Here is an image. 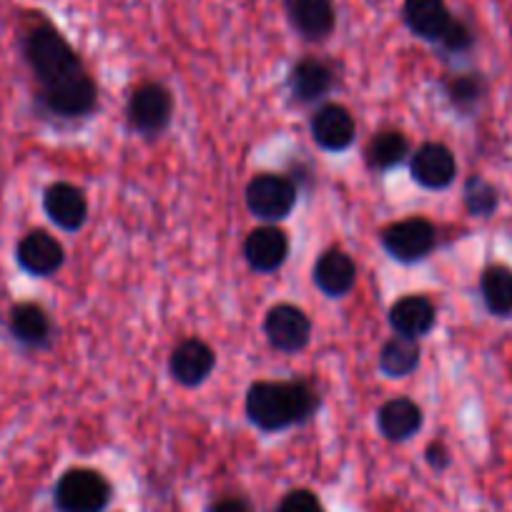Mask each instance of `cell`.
<instances>
[{
  "instance_id": "cell-1",
  "label": "cell",
  "mask_w": 512,
  "mask_h": 512,
  "mask_svg": "<svg viewBox=\"0 0 512 512\" xmlns=\"http://www.w3.org/2000/svg\"><path fill=\"white\" fill-rule=\"evenodd\" d=\"M319 410V395L302 379L254 382L246 392V417L264 432H282L302 425Z\"/></svg>"
},
{
  "instance_id": "cell-2",
  "label": "cell",
  "mask_w": 512,
  "mask_h": 512,
  "mask_svg": "<svg viewBox=\"0 0 512 512\" xmlns=\"http://www.w3.org/2000/svg\"><path fill=\"white\" fill-rule=\"evenodd\" d=\"M23 58L41 88L53 86V83L83 71L81 58L73 51L71 43L61 36L58 28L46 21L31 26L23 36Z\"/></svg>"
},
{
  "instance_id": "cell-3",
  "label": "cell",
  "mask_w": 512,
  "mask_h": 512,
  "mask_svg": "<svg viewBox=\"0 0 512 512\" xmlns=\"http://www.w3.org/2000/svg\"><path fill=\"white\" fill-rule=\"evenodd\" d=\"M111 502V485L96 470H68L56 485V505L61 512H103Z\"/></svg>"
},
{
  "instance_id": "cell-4",
  "label": "cell",
  "mask_w": 512,
  "mask_h": 512,
  "mask_svg": "<svg viewBox=\"0 0 512 512\" xmlns=\"http://www.w3.org/2000/svg\"><path fill=\"white\" fill-rule=\"evenodd\" d=\"M246 206L256 219L277 224L297 206V186L279 174H259L246 186Z\"/></svg>"
},
{
  "instance_id": "cell-5",
  "label": "cell",
  "mask_w": 512,
  "mask_h": 512,
  "mask_svg": "<svg viewBox=\"0 0 512 512\" xmlns=\"http://www.w3.org/2000/svg\"><path fill=\"white\" fill-rule=\"evenodd\" d=\"M41 103L51 116L56 118H83L93 113L98 103V91L93 78L88 76L86 68L53 86L41 88Z\"/></svg>"
},
{
  "instance_id": "cell-6",
  "label": "cell",
  "mask_w": 512,
  "mask_h": 512,
  "mask_svg": "<svg viewBox=\"0 0 512 512\" xmlns=\"http://www.w3.org/2000/svg\"><path fill=\"white\" fill-rule=\"evenodd\" d=\"M384 251L402 264L422 262L437 246V229L422 216H410L382 231Z\"/></svg>"
},
{
  "instance_id": "cell-7",
  "label": "cell",
  "mask_w": 512,
  "mask_h": 512,
  "mask_svg": "<svg viewBox=\"0 0 512 512\" xmlns=\"http://www.w3.org/2000/svg\"><path fill=\"white\" fill-rule=\"evenodd\" d=\"M174 116V98L161 83H144L128 98V126L141 136H159Z\"/></svg>"
},
{
  "instance_id": "cell-8",
  "label": "cell",
  "mask_w": 512,
  "mask_h": 512,
  "mask_svg": "<svg viewBox=\"0 0 512 512\" xmlns=\"http://www.w3.org/2000/svg\"><path fill=\"white\" fill-rule=\"evenodd\" d=\"M264 334L269 344L284 354L302 352L312 339V322L307 314L294 304H277L267 312L264 319Z\"/></svg>"
},
{
  "instance_id": "cell-9",
  "label": "cell",
  "mask_w": 512,
  "mask_h": 512,
  "mask_svg": "<svg viewBox=\"0 0 512 512\" xmlns=\"http://www.w3.org/2000/svg\"><path fill=\"white\" fill-rule=\"evenodd\" d=\"M287 21L297 36L309 43H322L337 28L334 0H282Z\"/></svg>"
},
{
  "instance_id": "cell-10",
  "label": "cell",
  "mask_w": 512,
  "mask_h": 512,
  "mask_svg": "<svg viewBox=\"0 0 512 512\" xmlns=\"http://www.w3.org/2000/svg\"><path fill=\"white\" fill-rule=\"evenodd\" d=\"M452 21L455 16H452L447 0H405L402 3V23L407 26V31L432 46H440Z\"/></svg>"
},
{
  "instance_id": "cell-11",
  "label": "cell",
  "mask_w": 512,
  "mask_h": 512,
  "mask_svg": "<svg viewBox=\"0 0 512 512\" xmlns=\"http://www.w3.org/2000/svg\"><path fill=\"white\" fill-rule=\"evenodd\" d=\"M309 131H312V139L319 149L339 151L349 149L357 136V126H354V116L339 103H324L314 111L312 121H309Z\"/></svg>"
},
{
  "instance_id": "cell-12",
  "label": "cell",
  "mask_w": 512,
  "mask_h": 512,
  "mask_svg": "<svg viewBox=\"0 0 512 512\" xmlns=\"http://www.w3.org/2000/svg\"><path fill=\"white\" fill-rule=\"evenodd\" d=\"M410 174L420 186L432 191L447 189L457 176L455 154L445 144H422L410 156Z\"/></svg>"
},
{
  "instance_id": "cell-13",
  "label": "cell",
  "mask_w": 512,
  "mask_h": 512,
  "mask_svg": "<svg viewBox=\"0 0 512 512\" xmlns=\"http://www.w3.org/2000/svg\"><path fill=\"white\" fill-rule=\"evenodd\" d=\"M16 259L21 264L23 272H28L31 277H51L58 269L63 267V246L56 236H51L48 231H28L16 246Z\"/></svg>"
},
{
  "instance_id": "cell-14",
  "label": "cell",
  "mask_w": 512,
  "mask_h": 512,
  "mask_svg": "<svg viewBox=\"0 0 512 512\" xmlns=\"http://www.w3.org/2000/svg\"><path fill=\"white\" fill-rule=\"evenodd\" d=\"M244 256L254 272L272 274L282 269L289 256V239L279 226L267 224L251 231L244 241Z\"/></svg>"
},
{
  "instance_id": "cell-15",
  "label": "cell",
  "mask_w": 512,
  "mask_h": 512,
  "mask_svg": "<svg viewBox=\"0 0 512 512\" xmlns=\"http://www.w3.org/2000/svg\"><path fill=\"white\" fill-rule=\"evenodd\" d=\"M216 367V354L201 339H184L169 357V372L174 382L184 387H199Z\"/></svg>"
},
{
  "instance_id": "cell-16",
  "label": "cell",
  "mask_w": 512,
  "mask_h": 512,
  "mask_svg": "<svg viewBox=\"0 0 512 512\" xmlns=\"http://www.w3.org/2000/svg\"><path fill=\"white\" fill-rule=\"evenodd\" d=\"M43 211L63 231H78L88 219V201L78 186L56 181L43 194Z\"/></svg>"
},
{
  "instance_id": "cell-17",
  "label": "cell",
  "mask_w": 512,
  "mask_h": 512,
  "mask_svg": "<svg viewBox=\"0 0 512 512\" xmlns=\"http://www.w3.org/2000/svg\"><path fill=\"white\" fill-rule=\"evenodd\" d=\"M437 322V309L422 294H407V297L397 299L390 309V327L392 332L400 337L420 339L427 332H432Z\"/></svg>"
},
{
  "instance_id": "cell-18",
  "label": "cell",
  "mask_w": 512,
  "mask_h": 512,
  "mask_svg": "<svg viewBox=\"0 0 512 512\" xmlns=\"http://www.w3.org/2000/svg\"><path fill=\"white\" fill-rule=\"evenodd\" d=\"M314 284L327 297H344L357 284V264L342 249H329L314 264Z\"/></svg>"
},
{
  "instance_id": "cell-19",
  "label": "cell",
  "mask_w": 512,
  "mask_h": 512,
  "mask_svg": "<svg viewBox=\"0 0 512 512\" xmlns=\"http://www.w3.org/2000/svg\"><path fill=\"white\" fill-rule=\"evenodd\" d=\"M289 88L299 103H317L334 88V71L319 58H302L289 71Z\"/></svg>"
},
{
  "instance_id": "cell-20",
  "label": "cell",
  "mask_w": 512,
  "mask_h": 512,
  "mask_svg": "<svg viewBox=\"0 0 512 512\" xmlns=\"http://www.w3.org/2000/svg\"><path fill=\"white\" fill-rule=\"evenodd\" d=\"M8 329H11L13 339L18 344H23V347L43 349L51 344V319H48L46 309L33 302H21L11 309V314H8Z\"/></svg>"
},
{
  "instance_id": "cell-21",
  "label": "cell",
  "mask_w": 512,
  "mask_h": 512,
  "mask_svg": "<svg viewBox=\"0 0 512 512\" xmlns=\"http://www.w3.org/2000/svg\"><path fill=\"white\" fill-rule=\"evenodd\" d=\"M377 427L387 440L405 442L415 437L422 427V410L410 397H395L384 402L377 412Z\"/></svg>"
},
{
  "instance_id": "cell-22",
  "label": "cell",
  "mask_w": 512,
  "mask_h": 512,
  "mask_svg": "<svg viewBox=\"0 0 512 512\" xmlns=\"http://www.w3.org/2000/svg\"><path fill=\"white\" fill-rule=\"evenodd\" d=\"M420 367V342L410 337H395L390 342H384L382 352H379V369L387 377H407Z\"/></svg>"
},
{
  "instance_id": "cell-23",
  "label": "cell",
  "mask_w": 512,
  "mask_h": 512,
  "mask_svg": "<svg viewBox=\"0 0 512 512\" xmlns=\"http://www.w3.org/2000/svg\"><path fill=\"white\" fill-rule=\"evenodd\" d=\"M482 302L495 317H512V269L495 264L482 272Z\"/></svg>"
},
{
  "instance_id": "cell-24",
  "label": "cell",
  "mask_w": 512,
  "mask_h": 512,
  "mask_svg": "<svg viewBox=\"0 0 512 512\" xmlns=\"http://www.w3.org/2000/svg\"><path fill=\"white\" fill-rule=\"evenodd\" d=\"M367 164L374 171H390L410 156V141L400 131H382L367 144Z\"/></svg>"
},
{
  "instance_id": "cell-25",
  "label": "cell",
  "mask_w": 512,
  "mask_h": 512,
  "mask_svg": "<svg viewBox=\"0 0 512 512\" xmlns=\"http://www.w3.org/2000/svg\"><path fill=\"white\" fill-rule=\"evenodd\" d=\"M497 189L490 181L480 179V176H472L465 184V206L472 216H490L497 209Z\"/></svg>"
},
{
  "instance_id": "cell-26",
  "label": "cell",
  "mask_w": 512,
  "mask_h": 512,
  "mask_svg": "<svg viewBox=\"0 0 512 512\" xmlns=\"http://www.w3.org/2000/svg\"><path fill=\"white\" fill-rule=\"evenodd\" d=\"M445 91L457 108H472L485 93V83L475 73H460L445 83Z\"/></svg>"
},
{
  "instance_id": "cell-27",
  "label": "cell",
  "mask_w": 512,
  "mask_h": 512,
  "mask_svg": "<svg viewBox=\"0 0 512 512\" xmlns=\"http://www.w3.org/2000/svg\"><path fill=\"white\" fill-rule=\"evenodd\" d=\"M472 43H475V36H472L470 26H467L465 21H460V18H455L450 26V31L445 33V38H442L440 46L437 48H442V51H447V53H465V51H470Z\"/></svg>"
},
{
  "instance_id": "cell-28",
  "label": "cell",
  "mask_w": 512,
  "mask_h": 512,
  "mask_svg": "<svg viewBox=\"0 0 512 512\" xmlns=\"http://www.w3.org/2000/svg\"><path fill=\"white\" fill-rule=\"evenodd\" d=\"M277 512H324L322 502L314 492L309 490H294L289 492L282 500V505L277 507Z\"/></svg>"
},
{
  "instance_id": "cell-29",
  "label": "cell",
  "mask_w": 512,
  "mask_h": 512,
  "mask_svg": "<svg viewBox=\"0 0 512 512\" xmlns=\"http://www.w3.org/2000/svg\"><path fill=\"white\" fill-rule=\"evenodd\" d=\"M211 512H249V505L241 497H224L211 507Z\"/></svg>"
},
{
  "instance_id": "cell-30",
  "label": "cell",
  "mask_w": 512,
  "mask_h": 512,
  "mask_svg": "<svg viewBox=\"0 0 512 512\" xmlns=\"http://www.w3.org/2000/svg\"><path fill=\"white\" fill-rule=\"evenodd\" d=\"M427 460H430L432 467H445L447 465V450L440 445V442H435V445H430V450H427Z\"/></svg>"
}]
</instances>
